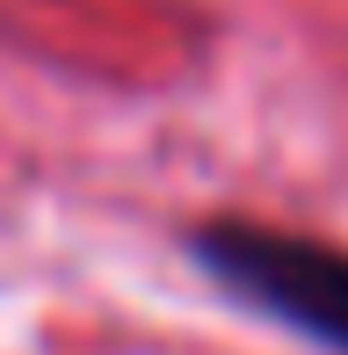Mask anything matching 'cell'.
Returning a JSON list of instances; mask_svg holds the SVG:
<instances>
[{"label": "cell", "instance_id": "6da1fadb", "mask_svg": "<svg viewBox=\"0 0 348 355\" xmlns=\"http://www.w3.org/2000/svg\"><path fill=\"white\" fill-rule=\"evenodd\" d=\"M196 247L232 297L261 304L283 327L348 355V254L341 247L305 239V232H276V225H247V218L203 225Z\"/></svg>", "mask_w": 348, "mask_h": 355}]
</instances>
